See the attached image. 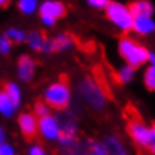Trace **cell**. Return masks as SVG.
I'll use <instances>...</instances> for the list:
<instances>
[{
	"mask_svg": "<svg viewBox=\"0 0 155 155\" xmlns=\"http://www.w3.org/2000/svg\"><path fill=\"white\" fill-rule=\"evenodd\" d=\"M124 117L127 120V131L133 142L140 148H151L149 127H146L140 111L133 104H128L124 108Z\"/></svg>",
	"mask_w": 155,
	"mask_h": 155,
	"instance_id": "6da1fadb",
	"label": "cell"
},
{
	"mask_svg": "<svg viewBox=\"0 0 155 155\" xmlns=\"http://www.w3.org/2000/svg\"><path fill=\"white\" fill-rule=\"evenodd\" d=\"M119 53L127 60L128 66L133 68V69L142 66L143 63H146L149 60V54H151L142 44H139L137 41H134L130 36H122L120 38Z\"/></svg>",
	"mask_w": 155,
	"mask_h": 155,
	"instance_id": "7a4b0ae2",
	"label": "cell"
},
{
	"mask_svg": "<svg viewBox=\"0 0 155 155\" xmlns=\"http://www.w3.org/2000/svg\"><path fill=\"white\" fill-rule=\"evenodd\" d=\"M69 98H71V91L65 75L50 84L45 91V103L56 110H65L69 104Z\"/></svg>",
	"mask_w": 155,
	"mask_h": 155,
	"instance_id": "3957f363",
	"label": "cell"
},
{
	"mask_svg": "<svg viewBox=\"0 0 155 155\" xmlns=\"http://www.w3.org/2000/svg\"><path fill=\"white\" fill-rule=\"evenodd\" d=\"M80 94H81L83 100L89 104V107H92L97 111L104 110L107 98L103 94V91L98 87V84L94 81V78L86 77V78L81 80V83H80Z\"/></svg>",
	"mask_w": 155,
	"mask_h": 155,
	"instance_id": "277c9868",
	"label": "cell"
},
{
	"mask_svg": "<svg viewBox=\"0 0 155 155\" xmlns=\"http://www.w3.org/2000/svg\"><path fill=\"white\" fill-rule=\"evenodd\" d=\"M105 15L107 18L120 30L128 32L133 29V15L128 11V6L117 3V2H110L105 6Z\"/></svg>",
	"mask_w": 155,
	"mask_h": 155,
	"instance_id": "5b68a950",
	"label": "cell"
},
{
	"mask_svg": "<svg viewBox=\"0 0 155 155\" xmlns=\"http://www.w3.org/2000/svg\"><path fill=\"white\" fill-rule=\"evenodd\" d=\"M18 125H20L23 136L27 140H33L38 136V131H39L38 130V119L33 113H30V111L21 113L18 117Z\"/></svg>",
	"mask_w": 155,
	"mask_h": 155,
	"instance_id": "8992f818",
	"label": "cell"
},
{
	"mask_svg": "<svg viewBox=\"0 0 155 155\" xmlns=\"http://www.w3.org/2000/svg\"><path fill=\"white\" fill-rule=\"evenodd\" d=\"M38 130L47 140H57L60 136L59 124H57L56 117H53V116L41 117V120L38 122Z\"/></svg>",
	"mask_w": 155,
	"mask_h": 155,
	"instance_id": "52a82bcc",
	"label": "cell"
},
{
	"mask_svg": "<svg viewBox=\"0 0 155 155\" xmlns=\"http://www.w3.org/2000/svg\"><path fill=\"white\" fill-rule=\"evenodd\" d=\"M39 12H41V17H48L53 20H57L66 15V6L65 3L57 2V0H47L41 5Z\"/></svg>",
	"mask_w": 155,
	"mask_h": 155,
	"instance_id": "ba28073f",
	"label": "cell"
},
{
	"mask_svg": "<svg viewBox=\"0 0 155 155\" xmlns=\"http://www.w3.org/2000/svg\"><path fill=\"white\" fill-rule=\"evenodd\" d=\"M35 68H36V62L30 56H27V54L20 56V59H18V77L23 81H30L33 78Z\"/></svg>",
	"mask_w": 155,
	"mask_h": 155,
	"instance_id": "9c48e42d",
	"label": "cell"
},
{
	"mask_svg": "<svg viewBox=\"0 0 155 155\" xmlns=\"http://www.w3.org/2000/svg\"><path fill=\"white\" fill-rule=\"evenodd\" d=\"M57 124H59V130H60V134L63 136H71V137H75V133H77V125H75V119L71 113L68 111H63L59 119H56Z\"/></svg>",
	"mask_w": 155,
	"mask_h": 155,
	"instance_id": "30bf717a",
	"label": "cell"
},
{
	"mask_svg": "<svg viewBox=\"0 0 155 155\" xmlns=\"http://www.w3.org/2000/svg\"><path fill=\"white\" fill-rule=\"evenodd\" d=\"M103 148L105 155H128L125 146L116 136H107L103 142Z\"/></svg>",
	"mask_w": 155,
	"mask_h": 155,
	"instance_id": "8fae6325",
	"label": "cell"
},
{
	"mask_svg": "<svg viewBox=\"0 0 155 155\" xmlns=\"http://www.w3.org/2000/svg\"><path fill=\"white\" fill-rule=\"evenodd\" d=\"M128 11L134 17H151L154 12V6L148 0H136L128 5Z\"/></svg>",
	"mask_w": 155,
	"mask_h": 155,
	"instance_id": "7c38bea8",
	"label": "cell"
},
{
	"mask_svg": "<svg viewBox=\"0 0 155 155\" xmlns=\"http://www.w3.org/2000/svg\"><path fill=\"white\" fill-rule=\"evenodd\" d=\"M133 29L137 33L148 35L155 30V21L151 17H134L133 20Z\"/></svg>",
	"mask_w": 155,
	"mask_h": 155,
	"instance_id": "4fadbf2b",
	"label": "cell"
},
{
	"mask_svg": "<svg viewBox=\"0 0 155 155\" xmlns=\"http://www.w3.org/2000/svg\"><path fill=\"white\" fill-rule=\"evenodd\" d=\"M75 44V38L68 33V32H63V33H59L54 39H53V47H54V51H65V50H69L71 47H74Z\"/></svg>",
	"mask_w": 155,
	"mask_h": 155,
	"instance_id": "5bb4252c",
	"label": "cell"
},
{
	"mask_svg": "<svg viewBox=\"0 0 155 155\" xmlns=\"http://www.w3.org/2000/svg\"><path fill=\"white\" fill-rule=\"evenodd\" d=\"M3 92L9 97V100L12 101L15 108L20 105V103H21V92H20V87L15 83H12V81L3 83Z\"/></svg>",
	"mask_w": 155,
	"mask_h": 155,
	"instance_id": "9a60e30c",
	"label": "cell"
},
{
	"mask_svg": "<svg viewBox=\"0 0 155 155\" xmlns=\"http://www.w3.org/2000/svg\"><path fill=\"white\" fill-rule=\"evenodd\" d=\"M26 39H27V44H29V47H30L32 50L41 51L42 44H44V41H45V35H44V32L33 30V32H30V33L26 36Z\"/></svg>",
	"mask_w": 155,
	"mask_h": 155,
	"instance_id": "2e32d148",
	"label": "cell"
},
{
	"mask_svg": "<svg viewBox=\"0 0 155 155\" xmlns=\"http://www.w3.org/2000/svg\"><path fill=\"white\" fill-rule=\"evenodd\" d=\"M14 110H15V107H14L12 101L3 92V89H0V113L3 116H6V117H11L14 114Z\"/></svg>",
	"mask_w": 155,
	"mask_h": 155,
	"instance_id": "e0dca14e",
	"label": "cell"
},
{
	"mask_svg": "<svg viewBox=\"0 0 155 155\" xmlns=\"http://www.w3.org/2000/svg\"><path fill=\"white\" fill-rule=\"evenodd\" d=\"M133 77H134V69L130 68V66H122L114 74V80L119 81V83H128Z\"/></svg>",
	"mask_w": 155,
	"mask_h": 155,
	"instance_id": "ac0fdd59",
	"label": "cell"
},
{
	"mask_svg": "<svg viewBox=\"0 0 155 155\" xmlns=\"http://www.w3.org/2000/svg\"><path fill=\"white\" fill-rule=\"evenodd\" d=\"M38 8V2L36 0H18V9L26 14V15H32Z\"/></svg>",
	"mask_w": 155,
	"mask_h": 155,
	"instance_id": "d6986e66",
	"label": "cell"
},
{
	"mask_svg": "<svg viewBox=\"0 0 155 155\" xmlns=\"http://www.w3.org/2000/svg\"><path fill=\"white\" fill-rule=\"evenodd\" d=\"M5 35L9 38L11 42L14 41V42L20 44V42H24L26 41V33L23 30H20V29H8Z\"/></svg>",
	"mask_w": 155,
	"mask_h": 155,
	"instance_id": "ffe728a7",
	"label": "cell"
},
{
	"mask_svg": "<svg viewBox=\"0 0 155 155\" xmlns=\"http://www.w3.org/2000/svg\"><path fill=\"white\" fill-rule=\"evenodd\" d=\"M145 86L149 91H155V65H151L145 72Z\"/></svg>",
	"mask_w": 155,
	"mask_h": 155,
	"instance_id": "44dd1931",
	"label": "cell"
},
{
	"mask_svg": "<svg viewBox=\"0 0 155 155\" xmlns=\"http://www.w3.org/2000/svg\"><path fill=\"white\" fill-rule=\"evenodd\" d=\"M35 116L38 117H44V116H48V105L44 104L42 101H36L35 103Z\"/></svg>",
	"mask_w": 155,
	"mask_h": 155,
	"instance_id": "7402d4cb",
	"label": "cell"
},
{
	"mask_svg": "<svg viewBox=\"0 0 155 155\" xmlns=\"http://www.w3.org/2000/svg\"><path fill=\"white\" fill-rule=\"evenodd\" d=\"M11 45H12V42L9 41V38L6 35H0V51H2V54H8L11 51Z\"/></svg>",
	"mask_w": 155,
	"mask_h": 155,
	"instance_id": "603a6c76",
	"label": "cell"
},
{
	"mask_svg": "<svg viewBox=\"0 0 155 155\" xmlns=\"http://www.w3.org/2000/svg\"><path fill=\"white\" fill-rule=\"evenodd\" d=\"M41 51L45 53V54H50V53L54 51V47H53V39L45 38V41H44V44H42V48H41Z\"/></svg>",
	"mask_w": 155,
	"mask_h": 155,
	"instance_id": "cb8c5ba5",
	"label": "cell"
},
{
	"mask_svg": "<svg viewBox=\"0 0 155 155\" xmlns=\"http://www.w3.org/2000/svg\"><path fill=\"white\" fill-rule=\"evenodd\" d=\"M29 155H47V152L41 145H33L29 149Z\"/></svg>",
	"mask_w": 155,
	"mask_h": 155,
	"instance_id": "d4e9b609",
	"label": "cell"
},
{
	"mask_svg": "<svg viewBox=\"0 0 155 155\" xmlns=\"http://www.w3.org/2000/svg\"><path fill=\"white\" fill-rule=\"evenodd\" d=\"M87 3H89L91 6H94V8L103 9V8H105V6L110 3V0H87Z\"/></svg>",
	"mask_w": 155,
	"mask_h": 155,
	"instance_id": "484cf974",
	"label": "cell"
},
{
	"mask_svg": "<svg viewBox=\"0 0 155 155\" xmlns=\"http://www.w3.org/2000/svg\"><path fill=\"white\" fill-rule=\"evenodd\" d=\"M0 155H15V151L11 145H2L0 146Z\"/></svg>",
	"mask_w": 155,
	"mask_h": 155,
	"instance_id": "4316f807",
	"label": "cell"
},
{
	"mask_svg": "<svg viewBox=\"0 0 155 155\" xmlns=\"http://www.w3.org/2000/svg\"><path fill=\"white\" fill-rule=\"evenodd\" d=\"M149 136H151V145L155 143V122L149 127Z\"/></svg>",
	"mask_w": 155,
	"mask_h": 155,
	"instance_id": "83f0119b",
	"label": "cell"
},
{
	"mask_svg": "<svg viewBox=\"0 0 155 155\" xmlns=\"http://www.w3.org/2000/svg\"><path fill=\"white\" fill-rule=\"evenodd\" d=\"M41 18H42L44 24H47V26H54L56 24V20H53V18H48V17H41Z\"/></svg>",
	"mask_w": 155,
	"mask_h": 155,
	"instance_id": "f1b7e54d",
	"label": "cell"
},
{
	"mask_svg": "<svg viewBox=\"0 0 155 155\" xmlns=\"http://www.w3.org/2000/svg\"><path fill=\"white\" fill-rule=\"evenodd\" d=\"M5 140H6V136H5L3 128L0 127V146H2V145H5Z\"/></svg>",
	"mask_w": 155,
	"mask_h": 155,
	"instance_id": "f546056e",
	"label": "cell"
},
{
	"mask_svg": "<svg viewBox=\"0 0 155 155\" xmlns=\"http://www.w3.org/2000/svg\"><path fill=\"white\" fill-rule=\"evenodd\" d=\"M11 5V0H0V8H8Z\"/></svg>",
	"mask_w": 155,
	"mask_h": 155,
	"instance_id": "4dcf8cb0",
	"label": "cell"
},
{
	"mask_svg": "<svg viewBox=\"0 0 155 155\" xmlns=\"http://www.w3.org/2000/svg\"><path fill=\"white\" fill-rule=\"evenodd\" d=\"M151 152L155 155V143H154V145H151Z\"/></svg>",
	"mask_w": 155,
	"mask_h": 155,
	"instance_id": "1f68e13d",
	"label": "cell"
}]
</instances>
